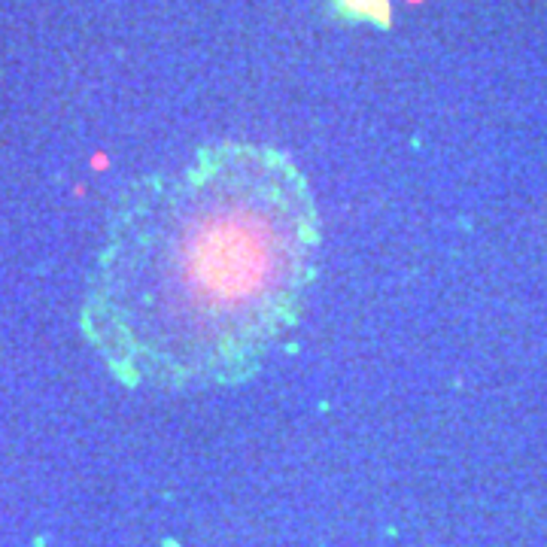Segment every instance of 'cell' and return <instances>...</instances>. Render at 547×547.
I'll return each mask as SVG.
<instances>
[{"instance_id":"cell-1","label":"cell","mask_w":547,"mask_h":547,"mask_svg":"<svg viewBox=\"0 0 547 547\" xmlns=\"http://www.w3.org/2000/svg\"><path fill=\"white\" fill-rule=\"evenodd\" d=\"M319 247L314 189L283 149L210 143L122 195L82 332L125 386L243 383L301 319Z\"/></svg>"}]
</instances>
